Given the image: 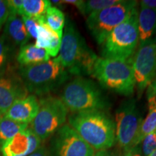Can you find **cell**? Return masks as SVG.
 <instances>
[{
	"label": "cell",
	"instance_id": "cb8c5ba5",
	"mask_svg": "<svg viewBox=\"0 0 156 156\" xmlns=\"http://www.w3.org/2000/svg\"><path fill=\"white\" fill-rule=\"evenodd\" d=\"M9 60V48L4 35L0 36V73L7 69Z\"/></svg>",
	"mask_w": 156,
	"mask_h": 156
},
{
	"label": "cell",
	"instance_id": "f546056e",
	"mask_svg": "<svg viewBox=\"0 0 156 156\" xmlns=\"http://www.w3.org/2000/svg\"><path fill=\"white\" fill-rule=\"evenodd\" d=\"M124 156H143L141 150L136 146L135 147L132 148L124 153Z\"/></svg>",
	"mask_w": 156,
	"mask_h": 156
},
{
	"label": "cell",
	"instance_id": "4dcf8cb0",
	"mask_svg": "<svg viewBox=\"0 0 156 156\" xmlns=\"http://www.w3.org/2000/svg\"><path fill=\"white\" fill-rule=\"evenodd\" d=\"M28 156H49V153L44 147H40L37 151Z\"/></svg>",
	"mask_w": 156,
	"mask_h": 156
},
{
	"label": "cell",
	"instance_id": "ba28073f",
	"mask_svg": "<svg viewBox=\"0 0 156 156\" xmlns=\"http://www.w3.org/2000/svg\"><path fill=\"white\" fill-rule=\"evenodd\" d=\"M36 116L30 123V129L41 140L49 137L64 126L68 109L61 98L46 96L40 99Z\"/></svg>",
	"mask_w": 156,
	"mask_h": 156
},
{
	"label": "cell",
	"instance_id": "836d02e7",
	"mask_svg": "<svg viewBox=\"0 0 156 156\" xmlns=\"http://www.w3.org/2000/svg\"><path fill=\"white\" fill-rule=\"evenodd\" d=\"M1 117H2V115H1V114H0V119H1Z\"/></svg>",
	"mask_w": 156,
	"mask_h": 156
},
{
	"label": "cell",
	"instance_id": "4316f807",
	"mask_svg": "<svg viewBox=\"0 0 156 156\" xmlns=\"http://www.w3.org/2000/svg\"><path fill=\"white\" fill-rule=\"evenodd\" d=\"M24 0H8L7 1L9 15H23V6Z\"/></svg>",
	"mask_w": 156,
	"mask_h": 156
},
{
	"label": "cell",
	"instance_id": "603a6c76",
	"mask_svg": "<svg viewBox=\"0 0 156 156\" xmlns=\"http://www.w3.org/2000/svg\"><path fill=\"white\" fill-rule=\"evenodd\" d=\"M120 0H88L83 1L80 7L79 11L84 15L102 10L119 3Z\"/></svg>",
	"mask_w": 156,
	"mask_h": 156
},
{
	"label": "cell",
	"instance_id": "d6986e66",
	"mask_svg": "<svg viewBox=\"0 0 156 156\" xmlns=\"http://www.w3.org/2000/svg\"><path fill=\"white\" fill-rule=\"evenodd\" d=\"M148 114L142 123L140 131L139 143L147 134L152 133L156 129V95L147 98Z\"/></svg>",
	"mask_w": 156,
	"mask_h": 156
},
{
	"label": "cell",
	"instance_id": "484cf974",
	"mask_svg": "<svg viewBox=\"0 0 156 156\" xmlns=\"http://www.w3.org/2000/svg\"><path fill=\"white\" fill-rule=\"evenodd\" d=\"M22 20L26 29L27 32L29 35V36L33 38H37L38 36V23L37 22L36 19L31 18L24 15L21 16Z\"/></svg>",
	"mask_w": 156,
	"mask_h": 156
},
{
	"label": "cell",
	"instance_id": "f1b7e54d",
	"mask_svg": "<svg viewBox=\"0 0 156 156\" xmlns=\"http://www.w3.org/2000/svg\"><path fill=\"white\" fill-rule=\"evenodd\" d=\"M140 7L156 10V0H142L140 1Z\"/></svg>",
	"mask_w": 156,
	"mask_h": 156
},
{
	"label": "cell",
	"instance_id": "d6a6232c",
	"mask_svg": "<svg viewBox=\"0 0 156 156\" xmlns=\"http://www.w3.org/2000/svg\"><path fill=\"white\" fill-rule=\"evenodd\" d=\"M149 156H156V149Z\"/></svg>",
	"mask_w": 156,
	"mask_h": 156
},
{
	"label": "cell",
	"instance_id": "7402d4cb",
	"mask_svg": "<svg viewBox=\"0 0 156 156\" xmlns=\"http://www.w3.org/2000/svg\"><path fill=\"white\" fill-rule=\"evenodd\" d=\"M38 23V36L35 46L38 48H44L46 50L53 40L56 34L46 24L45 20V16L36 20Z\"/></svg>",
	"mask_w": 156,
	"mask_h": 156
},
{
	"label": "cell",
	"instance_id": "ac0fdd59",
	"mask_svg": "<svg viewBox=\"0 0 156 156\" xmlns=\"http://www.w3.org/2000/svg\"><path fill=\"white\" fill-rule=\"evenodd\" d=\"M28 125L2 116L0 119V145H2L19 132L28 129Z\"/></svg>",
	"mask_w": 156,
	"mask_h": 156
},
{
	"label": "cell",
	"instance_id": "8fae6325",
	"mask_svg": "<svg viewBox=\"0 0 156 156\" xmlns=\"http://www.w3.org/2000/svg\"><path fill=\"white\" fill-rule=\"evenodd\" d=\"M54 156H94V149L69 125L62 126L52 140Z\"/></svg>",
	"mask_w": 156,
	"mask_h": 156
},
{
	"label": "cell",
	"instance_id": "2e32d148",
	"mask_svg": "<svg viewBox=\"0 0 156 156\" xmlns=\"http://www.w3.org/2000/svg\"><path fill=\"white\" fill-rule=\"evenodd\" d=\"M5 38H9L17 46H23L28 43L30 37L27 32L22 18L17 15H9L5 23Z\"/></svg>",
	"mask_w": 156,
	"mask_h": 156
},
{
	"label": "cell",
	"instance_id": "4fadbf2b",
	"mask_svg": "<svg viewBox=\"0 0 156 156\" xmlns=\"http://www.w3.org/2000/svg\"><path fill=\"white\" fill-rule=\"evenodd\" d=\"M41 140L30 128L26 129L1 145L2 156H28L41 147Z\"/></svg>",
	"mask_w": 156,
	"mask_h": 156
},
{
	"label": "cell",
	"instance_id": "6da1fadb",
	"mask_svg": "<svg viewBox=\"0 0 156 156\" xmlns=\"http://www.w3.org/2000/svg\"><path fill=\"white\" fill-rule=\"evenodd\" d=\"M73 128L94 151H105L116 142L115 123L104 111L73 112L68 118Z\"/></svg>",
	"mask_w": 156,
	"mask_h": 156
},
{
	"label": "cell",
	"instance_id": "277c9868",
	"mask_svg": "<svg viewBox=\"0 0 156 156\" xmlns=\"http://www.w3.org/2000/svg\"><path fill=\"white\" fill-rule=\"evenodd\" d=\"M61 100L72 112L84 111H106L111 103L94 82L80 76L64 87Z\"/></svg>",
	"mask_w": 156,
	"mask_h": 156
},
{
	"label": "cell",
	"instance_id": "44dd1931",
	"mask_svg": "<svg viewBox=\"0 0 156 156\" xmlns=\"http://www.w3.org/2000/svg\"><path fill=\"white\" fill-rule=\"evenodd\" d=\"M45 20L48 27L62 38L65 25V17L62 11L51 6L45 15Z\"/></svg>",
	"mask_w": 156,
	"mask_h": 156
},
{
	"label": "cell",
	"instance_id": "83f0119b",
	"mask_svg": "<svg viewBox=\"0 0 156 156\" xmlns=\"http://www.w3.org/2000/svg\"><path fill=\"white\" fill-rule=\"evenodd\" d=\"M9 17V11L7 8V1L0 0V29L3 26Z\"/></svg>",
	"mask_w": 156,
	"mask_h": 156
},
{
	"label": "cell",
	"instance_id": "5bb4252c",
	"mask_svg": "<svg viewBox=\"0 0 156 156\" xmlns=\"http://www.w3.org/2000/svg\"><path fill=\"white\" fill-rule=\"evenodd\" d=\"M39 109V102L36 95H28L12 105L4 116L9 119L28 124L36 116Z\"/></svg>",
	"mask_w": 156,
	"mask_h": 156
},
{
	"label": "cell",
	"instance_id": "9c48e42d",
	"mask_svg": "<svg viewBox=\"0 0 156 156\" xmlns=\"http://www.w3.org/2000/svg\"><path fill=\"white\" fill-rule=\"evenodd\" d=\"M116 140L124 152L140 145L139 136L143 122L134 99L124 101L116 111Z\"/></svg>",
	"mask_w": 156,
	"mask_h": 156
},
{
	"label": "cell",
	"instance_id": "e575fe53",
	"mask_svg": "<svg viewBox=\"0 0 156 156\" xmlns=\"http://www.w3.org/2000/svg\"><path fill=\"white\" fill-rule=\"evenodd\" d=\"M155 132H156V129H155Z\"/></svg>",
	"mask_w": 156,
	"mask_h": 156
},
{
	"label": "cell",
	"instance_id": "5b68a950",
	"mask_svg": "<svg viewBox=\"0 0 156 156\" xmlns=\"http://www.w3.org/2000/svg\"><path fill=\"white\" fill-rule=\"evenodd\" d=\"M102 46L103 58L130 61L139 46L138 9H133L124 22L106 37Z\"/></svg>",
	"mask_w": 156,
	"mask_h": 156
},
{
	"label": "cell",
	"instance_id": "7c38bea8",
	"mask_svg": "<svg viewBox=\"0 0 156 156\" xmlns=\"http://www.w3.org/2000/svg\"><path fill=\"white\" fill-rule=\"evenodd\" d=\"M28 90L19 74L7 69L0 73V114H5L12 105L28 96Z\"/></svg>",
	"mask_w": 156,
	"mask_h": 156
},
{
	"label": "cell",
	"instance_id": "e0dca14e",
	"mask_svg": "<svg viewBox=\"0 0 156 156\" xmlns=\"http://www.w3.org/2000/svg\"><path fill=\"white\" fill-rule=\"evenodd\" d=\"M49 58V55L44 48H38L33 44H25L20 47L17 61L21 67H26L47 62Z\"/></svg>",
	"mask_w": 156,
	"mask_h": 156
},
{
	"label": "cell",
	"instance_id": "ffe728a7",
	"mask_svg": "<svg viewBox=\"0 0 156 156\" xmlns=\"http://www.w3.org/2000/svg\"><path fill=\"white\" fill-rule=\"evenodd\" d=\"M51 6V3L48 0H24L22 15L38 20L45 16Z\"/></svg>",
	"mask_w": 156,
	"mask_h": 156
},
{
	"label": "cell",
	"instance_id": "30bf717a",
	"mask_svg": "<svg viewBox=\"0 0 156 156\" xmlns=\"http://www.w3.org/2000/svg\"><path fill=\"white\" fill-rule=\"evenodd\" d=\"M138 96L156 79V44L138 46L131 59Z\"/></svg>",
	"mask_w": 156,
	"mask_h": 156
},
{
	"label": "cell",
	"instance_id": "1f68e13d",
	"mask_svg": "<svg viewBox=\"0 0 156 156\" xmlns=\"http://www.w3.org/2000/svg\"><path fill=\"white\" fill-rule=\"evenodd\" d=\"M94 156H115L113 155L112 153L110 152L106 151V150L105 151H98L96 153H95Z\"/></svg>",
	"mask_w": 156,
	"mask_h": 156
},
{
	"label": "cell",
	"instance_id": "8992f818",
	"mask_svg": "<svg viewBox=\"0 0 156 156\" xmlns=\"http://www.w3.org/2000/svg\"><path fill=\"white\" fill-rule=\"evenodd\" d=\"M92 75L104 88L126 96L132 95L136 86L131 60L98 57Z\"/></svg>",
	"mask_w": 156,
	"mask_h": 156
},
{
	"label": "cell",
	"instance_id": "3957f363",
	"mask_svg": "<svg viewBox=\"0 0 156 156\" xmlns=\"http://www.w3.org/2000/svg\"><path fill=\"white\" fill-rule=\"evenodd\" d=\"M19 75L28 92L44 95L59 88L69 80V73L57 58L21 67Z\"/></svg>",
	"mask_w": 156,
	"mask_h": 156
},
{
	"label": "cell",
	"instance_id": "52a82bcc",
	"mask_svg": "<svg viewBox=\"0 0 156 156\" xmlns=\"http://www.w3.org/2000/svg\"><path fill=\"white\" fill-rule=\"evenodd\" d=\"M136 5L137 1L120 0L116 5L90 14L87 27L97 44L101 46L108 34L125 20Z\"/></svg>",
	"mask_w": 156,
	"mask_h": 156
},
{
	"label": "cell",
	"instance_id": "d4e9b609",
	"mask_svg": "<svg viewBox=\"0 0 156 156\" xmlns=\"http://www.w3.org/2000/svg\"><path fill=\"white\" fill-rule=\"evenodd\" d=\"M142 153L143 156H149L156 149V132L145 136L142 141Z\"/></svg>",
	"mask_w": 156,
	"mask_h": 156
},
{
	"label": "cell",
	"instance_id": "7a4b0ae2",
	"mask_svg": "<svg viewBox=\"0 0 156 156\" xmlns=\"http://www.w3.org/2000/svg\"><path fill=\"white\" fill-rule=\"evenodd\" d=\"M61 46L56 57L70 75H92L98 56L87 46L71 20L65 23Z\"/></svg>",
	"mask_w": 156,
	"mask_h": 156
},
{
	"label": "cell",
	"instance_id": "9a60e30c",
	"mask_svg": "<svg viewBox=\"0 0 156 156\" xmlns=\"http://www.w3.org/2000/svg\"><path fill=\"white\" fill-rule=\"evenodd\" d=\"M139 46L156 44V10L141 8L138 11Z\"/></svg>",
	"mask_w": 156,
	"mask_h": 156
}]
</instances>
